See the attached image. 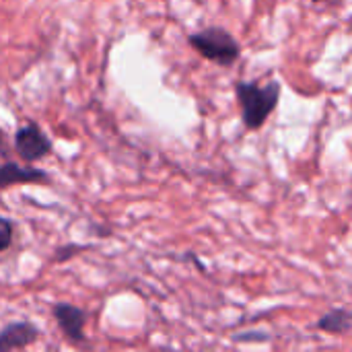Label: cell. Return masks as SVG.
Wrapping results in <instances>:
<instances>
[{
  "instance_id": "6da1fadb",
  "label": "cell",
  "mask_w": 352,
  "mask_h": 352,
  "mask_svg": "<svg viewBox=\"0 0 352 352\" xmlns=\"http://www.w3.org/2000/svg\"><path fill=\"white\" fill-rule=\"evenodd\" d=\"M280 82L270 80L258 85L254 80H237L235 95L241 107V122L248 130H260L274 113L280 99Z\"/></svg>"
},
{
  "instance_id": "7a4b0ae2",
  "label": "cell",
  "mask_w": 352,
  "mask_h": 352,
  "mask_svg": "<svg viewBox=\"0 0 352 352\" xmlns=\"http://www.w3.org/2000/svg\"><path fill=\"white\" fill-rule=\"evenodd\" d=\"M188 41L202 58L225 68L233 66L241 56V45L223 27H206L202 31L190 33Z\"/></svg>"
},
{
  "instance_id": "3957f363",
  "label": "cell",
  "mask_w": 352,
  "mask_h": 352,
  "mask_svg": "<svg viewBox=\"0 0 352 352\" xmlns=\"http://www.w3.org/2000/svg\"><path fill=\"white\" fill-rule=\"evenodd\" d=\"M12 142H14L16 155L25 163H35L52 151L50 138L41 132V128L35 122H29V124L16 128Z\"/></svg>"
},
{
  "instance_id": "277c9868",
  "label": "cell",
  "mask_w": 352,
  "mask_h": 352,
  "mask_svg": "<svg viewBox=\"0 0 352 352\" xmlns=\"http://www.w3.org/2000/svg\"><path fill=\"white\" fill-rule=\"evenodd\" d=\"M52 314H54V320H56L60 332L64 334V338H68L74 344H80L87 340V336H85L87 314L80 307L60 301V303H54Z\"/></svg>"
},
{
  "instance_id": "5b68a950",
  "label": "cell",
  "mask_w": 352,
  "mask_h": 352,
  "mask_svg": "<svg viewBox=\"0 0 352 352\" xmlns=\"http://www.w3.org/2000/svg\"><path fill=\"white\" fill-rule=\"evenodd\" d=\"M39 338V330L31 322H12L0 332V352H12L27 349Z\"/></svg>"
},
{
  "instance_id": "8992f818",
  "label": "cell",
  "mask_w": 352,
  "mask_h": 352,
  "mask_svg": "<svg viewBox=\"0 0 352 352\" xmlns=\"http://www.w3.org/2000/svg\"><path fill=\"white\" fill-rule=\"evenodd\" d=\"M47 182V173L43 169L37 167H23L19 163L6 161L0 167V188L6 190L12 184H45Z\"/></svg>"
},
{
  "instance_id": "52a82bcc",
  "label": "cell",
  "mask_w": 352,
  "mask_h": 352,
  "mask_svg": "<svg viewBox=\"0 0 352 352\" xmlns=\"http://www.w3.org/2000/svg\"><path fill=\"white\" fill-rule=\"evenodd\" d=\"M316 328L320 332H326V334H334V336H342V334H349L352 332V311L351 309H330L328 314H324Z\"/></svg>"
},
{
  "instance_id": "ba28073f",
  "label": "cell",
  "mask_w": 352,
  "mask_h": 352,
  "mask_svg": "<svg viewBox=\"0 0 352 352\" xmlns=\"http://www.w3.org/2000/svg\"><path fill=\"white\" fill-rule=\"evenodd\" d=\"M89 248L91 245H78V243H68L64 248H58L56 250V256H54V262H66V260L74 258L76 254H80V252H85Z\"/></svg>"
},
{
  "instance_id": "9c48e42d",
  "label": "cell",
  "mask_w": 352,
  "mask_h": 352,
  "mask_svg": "<svg viewBox=\"0 0 352 352\" xmlns=\"http://www.w3.org/2000/svg\"><path fill=\"white\" fill-rule=\"evenodd\" d=\"M0 227H2V252H6L12 243V221L10 219H0Z\"/></svg>"
},
{
  "instance_id": "30bf717a",
  "label": "cell",
  "mask_w": 352,
  "mask_h": 352,
  "mask_svg": "<svg viewBox=\"0 0 352 352\" xmlns=\"http://www.w3.org/2000/svg\"><path fill=\"white\" fill-rule=\"evenodd\" d=\"M311 2H330V0H311Z\"/></svg>"
}]
</instances>
